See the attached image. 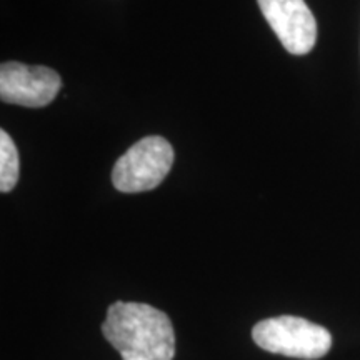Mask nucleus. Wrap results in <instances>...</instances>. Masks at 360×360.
Listing matches in <instances>:
<instances>
[{"label": "nucleus", "instance_id": "nucleus-1", "mask_svg": "<svg viewBox=\"0 0 360 360\" xmlns=\"http://www.w3.org/2000/svg\"><path fill=\"white\" fill-rule=\"evenodd\" d=\"M102 332L122 360H172L175 355L172 322L148 304L114 302Z\"/></svg>", "mask_w": 360, "mask_h": 360}, {"label": "nucleus", "instance_id": "nucleus-2", "mask_svg": "<svg viewBox=\"0 0 360 360\" xmlns=\"http://www.w3.org/2000/svg\"><path fill=\"white\" fill-rule=\"evenodd\" d=\"M252 339L267 352L304 360L322 359L332 347V335L326 327L294 315L259 322L252 330Z\"/></svg>", "mask_w": 360, "mask_h": 360}, {"label": "nucleus", "instance_id": "nucleus-3", "mask_svg": "<svg viewBox=\"0 0 360 360\" xmlns=\"http://www.w3.org/2000/svg\"><path fill=\"white\" fill-rule=\"evenodd\" d=\"M174 164V148L164 137L150 135L135 142L115 162L112 182L119 192H147L160 186Z\"/></svg>", "mask_w": 360, "mask_h": 360}, {"label": "nucleus", "instance_id": "nucleus-4", "mask_svg": "<svg viewBox=\"0 0 360 360\" xmlns=\"http://www.w3.org/2000/svg\"><path fill=\"white\" fill-rule=\"evenodd\" d=\"M62 89L60 75L44 65L6 62L0 67V97L22 107L49 105Z\"/></svg>", "mask_w": 360, "mask_h": 360}, {"label": "nucleus", "instance_id": "nucleus-5", "mask_svg": "<svg viewBox=\"0 0 360 360\" xmlns=\"http://www.w3.org/2000/svg\"><path fill=\"white\" fill-rule=\"evenodd\" d=\"M265 20L289 53L305 56L317 42V22L305 0H257Z\"/></svg>", "mask_w": 360, "mask_h": 360}, {"label": "nucleus", "instance_id": "nucleus-6", "mask_svg": "<svg viewBox=\"0 0 360 360\" xmlns=\"http://www.w3.org/2000/svg\"><path fill=\"white\" fill-rule=\"evenodd\" d=\"M19 152L6 130H0V191L11 192L19 180Z\"/></svg>", "mask_w": 360, "mask_h": 360}]
</instances>
